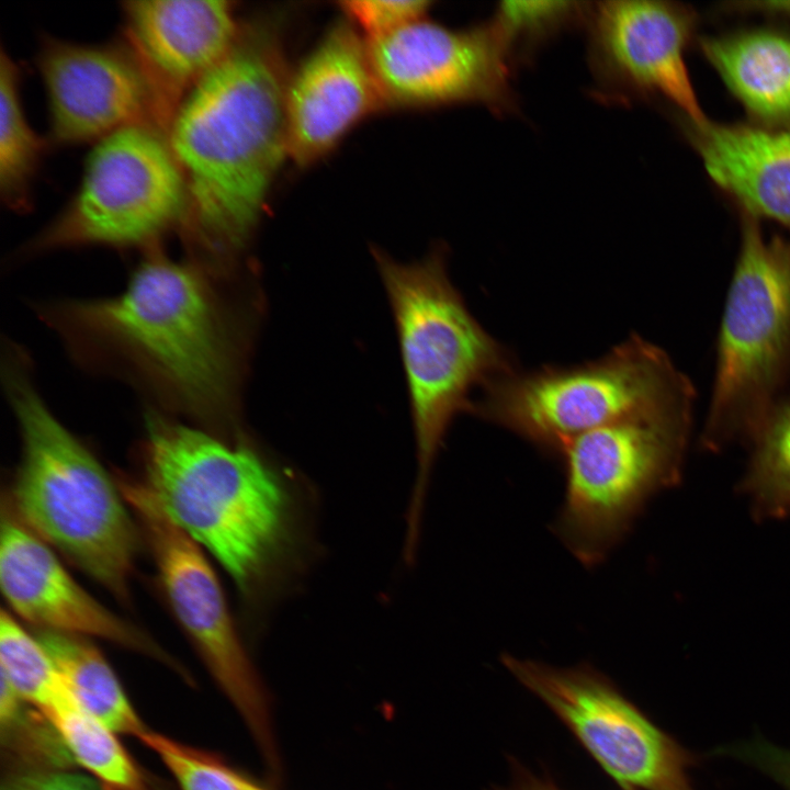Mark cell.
<instances>
[{
	"label": "cell",
	"instance_id": "14",
	"mask_svg": "<svg viewBox=\"0 0 790 790\" xmlns=\"http://www.w3.org/2000/svg\"><path fill=\"white\" fill-rule=\"evenodd\" d=\"M49 111L50 139L81 144L127 126L167 135L154 89L125 46L48 40L37 57Z\"/></svg>",
	"mask_w": 790,
	"mask_h": 790
},
{
	"label": "cell",
	"instance_id": "29",
	"mask_svg": "<svg viewBox=\"0 0 790 790\" xmlns=\"http://www.w3.org/2000/svg\"><path fill=\"white\" fill-rule=\"evenodd\" d=\"M1 790H108L102 783L64 769H40L10 776Z\"/></svg>",
	"mask_w": 790,
	"mask_h": 790
},
{
	"label": "cell",
	"instance_id": "10",
	"mask_svg": "<svg viewBox=\"0 0 790 790\" xmlns=\"http://www.w3.org/2000/svg\"><path fill=\"white\" fill-rule=\"evenodd\" d=\"M790 349V245L747 221L721 321L711 427L756 424Z\"/></svg>",
	"mask_w": 790,
	"mask_h": 790
},
{
	"label": "cell",
	"instance_id": "22",
	"mask_svg": "<svg viewBox=\"0 0 790 790\" xmlns=\"http://www.w3.org/2000/svg\"><path fill=\"white\" fill-rule=\"evenodd\" d=\"M43 140L30 126L19 93V71L2 49L0 58V194L13 208H25Z\"/></svg>",
	"mask_w": 790,
	"mask_h": 790
},
{
	"label": "cell",
	"instance_id": "30",
	"mask_svg": "<svg viewBox=\"0 0 790 790\" xmlns=\"http://www.w3.org/2000/svg\"><path fill=\"white\" fill-rule=\"evenodd\" d=\"M745 756L790 790V751L756 745L746 749Z\"/></svg>",
	"mask_w": 790,
	"mask_h": 790
},
{
	"label": "cell",
	"instance_id": "17",
	"mask_svg": "<svg viewBox=\"0 0 790 790\" xmlns=\"http://www.w3.org/2000/svg\"><path fill=\"white\" fill-rule=\"evenodd\" d=\"M126 46L156 94L167 129L193 86L236 43L240 26L224 0L123 2Z\"/></svg>",
	"mask_w": 790,
	"mask_h": 790
},
{
	"label": "cell",
	"instance_id": "21",
	"mask_svg": "<svg viewBox=\"0 0 790 790\" xmlns=\"http://www.w3.org/2000/svg\"><path fill=\"white\" fill-rule=\"evenodd\" d=\"M41 712L57 731L74 761L108 790H148L143 772L115 732L86 711L70 692Z\"/></svg>",
	"mask_w": 790,
	"mask_h": 790
},
{
	"label": "cell",
	"instance_id": "25",
	"mask_svg": "<svg viewBox=\"0 0 790 790\" xmlns=\"http://www.w3.org/2000/svg\"><path fill=\"white\" fill-rule=\"evenodd\" d=\"M26 702L1 676L0 725L2 743L25 760L45 769H65L74 761L57 731L36 708Z\"/></svg>",
	"mask_w": 790,
	"mask_h": 790
},
{
	"label": "cell",
	"instance_id": "7",
	"mask_svg": "<svg viewBox=\"0 0 790 790\" xmlns=\"http://www.w3.org/2000/svg\"><path fill=\"white\" fill-rule=\"evenodd\" d=\"M688 404L602 426L562 451L566 486L553 531L579 563L603 562L645 497L668 476Z\"/></svg>",
	"mask_w": 790,
	"mask_h": 790
},
{
	"label": "cell",
	"instance_id": "23",
	"mask_svg": "<svg viewBox=\"0 0 790 790\" xmlns=\"http://www.w3.org/2000/svg\"><path fill=\"white\" fill-rule=\"evenodd\" d=\"M1 675L38 710L68 692L53 659L41 643L2 610L0 619Z\"/></svg>",
	"mask_w": 790,
	"mask_h": 790
},
{
	"label": "cell",
	"instance_id": "27",
	"mask_svg": "<svg viewBox=\"0 0 790 790\" xmlns=\"http://www.w3.org/2000/svg\"><path fill=\"white\" fill-rule=\"evenodd\" d=\"M430 2L425 0H347L340 9L365 41L391 34L425 19Z\"/></svg>",
	"mask_w": 790,
	"mask_h": 790
},
{
	"label": "cell",
	"instance_id": "19",
	"mask_svg": "<svg viewBox=\"0 0 790 790\" xmlns=\"http://www.w3.org/2000/svg\"><path fill=\"white\" fill-rule=\"evenodd\" d=\"M702 47L749 111L766 120H790V38L752 32L708 40Z\"/></svg>",
	"mask_w": 790,
	"mask_h": 790
},
{
	"label": "cell",
	"instance_id": "18",
	"mask_svg": "<svg viewBox=\"0 0 790 790\" xmlns=\"http://www.w3.org/2000/svg\"><path fill=\"white\" fill-rule=\"evenodd\" d=\"M709 176L753 214L790 225V132L692 124Z\"/></svg>",
	"mask_w": 790,
	"mask_h": 790
},
{
	"label": "cell",
	"instance_id": "8",
	"mask_svg": "<svg viewBox=\"0 0 790 790\" xmlns=\"http://www.w3.org/2000/svg\"><path fill=\"white\" fill-rule=\"evenodd\" d=\"M185 206L184 178L167 135L127 126L97 140L77 192L31 248L149 244L181 225Z\"/></svg>",
	"mask_w": 790,
	"mask_h": 790
},
{
	"label": "cell",
	"instance_id": "20",
	"mask_svg": "<svg viewBox=\"0 0 790 790\" xmlns=\"http://www.w3.org/2000/svg\"><path fill=\"white\" fill-rule=\"evenodd\" d=\"M38 640L65 686L86 711L115 733L139 738L148 731L106 659L84 636L41 631Z\"/></svg>",
	"mask_w": 790,
	"mask_h": 790
},
{
	"label": "cell",
	"instance_id": "24",
	"mask_svg": "<svg viewBox=\"0 0 790 790\" xmlns=\"http://www.w3.org/2000/svg\"><path fill=\"white\" fill-rule=\"evenodd\" d=\"M590 3L577 1H506L489 20L514 63L577 22H586Z\"/></svg>",
	"mask_w": 790,
	"mask_h": 790
},
{
	"label": "cell",
	"instance_id": "28",
	"mask_svg": "<svg viewBox=\"0 0 790 790\" xmlns=\"http://www.w3.org/2000/svg\"><path fill=\"white\" fill-rule=\"evenodd\" d=\"M760 463L774 483L790 493V404L769 422L763 440Z\"/></svg>",
	"mask_w": 790,
	"mask_h": 790
},
{
	"label": "cell",
	"instance_id": "9",
	"mask_svg": "<svg viewBox=\"0 0 790 790\" xmlns=\"http://www.w3.org/2000/svg\"><path fill=\"white\" fill-rule=\"evenodd\" d=\"M117 485L139 523L179 624L246 722L268 765L276 770L268 695L241 644L202 548L170 519L143 478L119 476Z\"/></svg>",
	"mask_w": 790,
	"mask_h": 790
},
{
	"label": "cell",
	"instance_id": "1",
	"mask_svg": "<svg viewBox=\"0 0 790 790\" xmlns=\"http://www.w3.org/2000/svg\"><path fill=\"white\" fill-rule=\"evenodd\" d=\"M287 80L273 25L256 22L174 113L167 137L187 189L180 226L199 259L240 248L261 216L289 157Z\"/></svg>",
	"mask_w": 790,
	"mask_h": 790
},
{
	"label": "cell",
	"instance_id": "11",
	"mask_svg": "<svg viewBox=\"0 0 790 790\" xmlns=\"http://www.w3.org/2000/svg\"><path fill=\"white\" fill-rule=\"evenodd\" d=\"M506 669L542 700L623 790H693L689 758L606 675L501 655Z\"/></svg>",
	"mask_w": 790,
	"mask_h": 790
},
{
	"label": "cell",
	"instance_id": "2",
	"mask_svg": "<svg viewBox=\"0 0 790 790\" xmlns=\"http://www.w3.org/2000/svg\"><path fill=\"white\" fill-rule=\"evenodd\" d=\"M210 267L153 251L119 295L69 302L49 313L78 352L115 360L170 405L205 421L230 408V325Z\"/></svg>",
	"mask_w": 790,
	"mask_h": 790
},
{
	"label": "cell",
	"instance_id": "4",
	"mask_svg": "<svg viewBox=\"0 0 790 790\" xmlns=\"http://www.w3.org/2000/svg\"><path fill=\"white\" fill-rule=\"evenodd\" d=\"M4 381L22 438L11 492L15 517L122 601L138 551L125 499L94 455L50 413L9 356Z\"/></svg>",
	"mask_w": 790,
	"mask_h": 790
},
{
	"label": "cell",
	"instance_id": "13",
	"mask_svg": "<svg viewBox=\"0 0 790 790\" xmlns=\"http://www.w3.org/2000/svg\"><path fill=\"white\" fill-rule=\"evenodd\" d=\"M586 23L598 98L623 103L656 93L692 124L707 120L685 63L690 19L682 9L661 1H602L590 3Z\"/></svg>",
	"mask_w": 790,
	"mask_h": 790
},
{
	"label": "cell",
	"instance_id": "16",
	"mask_svg": "<svg viewBox=\"0 0 790 790\" xmlns=\"http://www.w3.org/2000/svg\"><path fill=\"white\" fill-rule=\"evenodd\" d=\"M0 535L1 590L22 619L42 631L101 637L172 663L144 631L84 590L49 545L11 510L2 516Z\"/></svg>",
	"mask_w": 790,
	"mask_h": 790
},
{
	"label": "cell",
	"instance_id": "6",
	"mask_svg": "<svg viewBox=\"0 0 790 790\" xmlns=\"http://www.w3.org/2000/svg\"><path fill=\"white\" fill-rule=\"evenodd\" d=\"M471 411L561 455L575 438L623 418L689 403L667 354L637 335L572 366L516 370L489 382Z\"/></svg>",
	"mask_w": 790,
	"mask_h": 790
},
{
	"label": "cell",
	"instance_id": "31",
	"mask_svg": "<svg viewBox=\"0 0 790 790\" xmlns=\"http://www.w3.org/2000/svg\"><path fill=\"white\" fill-rule=\"evenodd\" d=\"M493 790H561L552 779L533 775L521 765L515 764V779L509 787Z\"/></svg>",
	"mask_w": 790,
	"mask_h": 790
},
{
	"label": "cell",
	"instance_id": "5",
	"mask_svg": "<svg viewBox=\"0 0 790 790\" xmlns=\"http://www.w3.org/2000/svg\"><path fill=\"white\" fill-rule=\"evenodd\" d=\"M396 321L406 372L418 472L410 526L417 520L432 463L454 417L471 411L470 395L515 371L509 351L466 307L443 256L400 263L377 255Z\"/></svg>",
	"mask_w": 790,
	"mask_h": 790
},
{
	"label": "cell",
	"instance_id": "15",
	"mask_svg": "<svg viewBox=\"0 0 790 790\" xmlns=\"http://www.w3.org/2000/svg\"><path fill=\"white\" fill-rule=\"evenodd\" d=\"M381 105L365 40L349 21L336 23L289 77V157L300 166L316 161Z\"/></svg>",
	"mask_w": 790,
	"mask_h": 790
},
{
	"label": "cell",
	"instance_id": "26",
	"mask_svg": "<svg viewBox=\"0 0 790 790\" xmlns=\"http://www.w3.org/2000/svg\"><path fill=\"white\" fill-rule=\"evenodd\" d=\"M139 740L159 756L181 790H251L249 778L204 751L151 731Z\"/></svg>",
	"mask_w": 790,
	"mask_h": 790
},
{
	"label": "cell",
	"instance_id": "12",
	"mask_svg": "<svg viewBox=\"0 0 790 790\" xmlns=\"http://www.w3.org/2000/svg\"><path fill=\"white\" fill-rule=\"evenodd\" d=\"M365 42L385 104L478 103L497 114L516 106L514 63L490 21L453 30L422 19Z\"/></svg>",
	"mask_w": 790,
	"mask_h": 790
},
{
	"label": "cell",
	"instance_id": "33",
	"mask_svg": "<svg viewBox=\"0 0 790 790\" xmlns=\"http://www.w3.org/2000/svg\"><path fill=\"white\" fill-rule=\"evenodd\" d=\"M250 789L251 790H269V789L262 787L261 785L253 782L251 779H250Z\"/></svg>",
	"mask_w": 790,
	"mask_h": 790
},
{
	"label": "cell",
	"instance_id": "3",
	"mask_svg": "<svg viewBox=\"0 0 790 790\" xmlns=\"http://www.w3.org/2000/svg\"><path fill=\"white\" fill-rule=\"evenodd\" d=\"M143 479L170 519L250 595L292 541V501L281 478L246 445H229L150 415Z\"/></svg>",
	"mask_w": 790,
	"mask_h": 790
},
{
	"label": "cell",
	"instance_id": "32",
	"mask_svg": "<svg viewBox=\"0 0 790 790\" xmlns=\"http://www.w3.org/2000/svg\"><path fill=\"white\" fill-rule=\"evenodd\" d=\"M757 9L790 13V1H767L758 2Z\"/></svg>",
	"mask_w": 790,
	"mask_h": 790
}]
</instances>
